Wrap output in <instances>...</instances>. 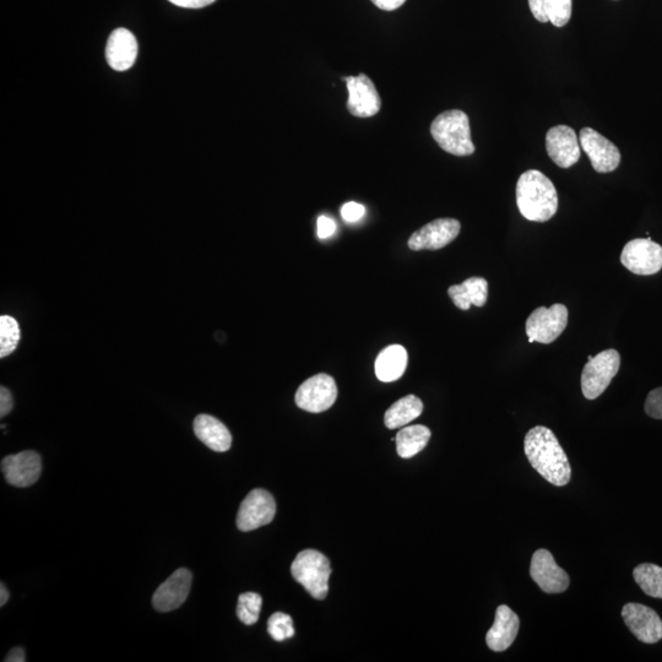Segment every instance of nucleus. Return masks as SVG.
<instances>
[{
    "instance_id": "nucleus-1",
    "label": "nucleus",
    "mask_w": 662,
    "mask_h": 662,
    "mask_svg": "<svg viewBox=\"0 0 662 662\" xmlns=\"http://www.w3.org/2000/svg\"><path fill=\"white\" fill-rule=\"evenodd\" d=\"M524 449L531 466L546 481L558 487L569 484L571 464L555 433L544 426L534 427L526 434Z\"/></svg>"
},
{
    "instance_id": "nucleus-2",
    "label": "nucleus",
    "mask_w": 662,
    "mask_h": 662,
    "mask_svg": "<svg viewBox=\"0 0 662 662\" xmlns=\"http://www.w3.org/2000/svg\"><path fill=\"white\" fill-rule=\"evenodd\" d=\"M517 205L526 220L546 222L556 215L558 193L555 184L544 173L529 170L517 183Z\"/></svg>"
},
{
    "instance_id": "nucleus-3",
    "label": "nucleus",
    "mask_w": 662,
    "mask_h": 662,
    "mask_svg": "<svg viewBox=\"0 0 662 662\" xmlns=\"http://www.w3.org/2000/svg\"><path fill=\"white\" fill-rule=\"evenodd\" d=\"M431 134L446 153L454 156H470L475 153L469 117L463 111L441 113L432 123Z\"/></svg>"
},
{
    "instance_id": "nucleus-4",
    "label": "nucleus",
    "mask_w": 662,
    "mask_h": 662,
    "mask_svg": "<svg viewBox=\"0 0 662 662\" xmlns=\"http://www.w3.org/2000/svg\"><path fill=\"white\" fill-rule=\"evenodd\" d=\"M292 577L300 583L316 600L327 598L330 562L327 557L316 550H305L298 553L291 566Z\"/></svg>"
},
{
    "instance_id": "nucleus-5",
    "label": "nucleus",
    "mask_w": 662,
    "mask_h": 662,
    "mask_svg": "<svg viewBox=\"0 0 662 662\" xmlns=\"http://www.w3.org/2000/svg\"><path fill=\"white\" fill-rule=\"evenodd\" d=\"M621 356L616 350H605L586 363L582 373V390L586 399L595 400L605 392L620 371Z\"/></svg>"
},
{
    "instance_id": "nucleus-6",
    "label": "nucleus",
    "mask_w": 662,
    "mask_h": 662,
    "mask_svg": "<svg viewBox=\"0 0 662 662\" xmlns=\"http://www.w3.org/2000/svg\"><path fill=\"white\" fill-rule=\"evenodd\" d=\"M568 317V308L560 303L550 308L535 309L526 320V335L529 343L552 344L566 330Z\"/></svg>"
},
{
    "instance_id": "nucleus-7",
    "label": "nucleus",
    "mask_w": 662,
    "mask_h": 662,
    "mask_svg": "<svg viewBox=\"0 0 662 662\" xmlns=\"http://www.w3.org/2000/svg\"><path fill=\"white\" fill-rule=\"evenodd\" d=\"M338 398V387L333 377L329 374L320 373L307 379L298 388L295 401L298 408L312 414L327 411L334 405Z\"/></svg>"
},
{
    "instance_id": "nucleus-8",
    "label": "nucleus",
    "mask_w": 662,
    "mask_h": 662,
    "mask_svg": "<svg viewBox=\"0 0 662 662\" xmlns=\"http://www.w3.org/2000/svg\"><path fill=\"white\" fill-rule=\"evenodd\" d=\"M621 263L636 275H654L662 269V247L650 238H637L624 246Z\"/></svg>"
},
{
    "instance_id": "nucleus-9",
    "label": "nucleus",
    "mask_w": 662,
    "mask_h": 662,
    "mask_svg": "<svg viewBox=\"0 0 662 662\" xmlns=\"http://www.w3.org/2000/svg\"><path fill=\"white\" fill-rule=\"evenodd\" d=\"M276 514V503L273 496L262 488L248 493L237 514V528L244 533L252 531L273 522Z\"/></svg>"
},
{
    "instance_id": "nucleus-10",
    "label": "nucleus",
    "mask_w": 662,
    "mask_h": 662,
    "mask_svg": "<svg viewBox=\"0 0 662 662\" xmlns=\"http://www.w3.org/2000/svg\"><path fill=\"white\" fill-rule=\"evenodd\" d=\"M580 145L588 155L591 166L599 173L615 171L621 162L617 146L593 128H583L579 134Z\"/></svg>"
},
{
    "instance_id": "nucleus-11",
    "label": "nucleus",
    "mask_w": 662,
    "mask_h": 662,
    "mask_svg": "<svg viewBox=\"0 0 662 662\" xmlns=\"http://www.w3.org/2000/svg\"><path fill=\"white\" fill-rule=\"evenodd\" d=\"M343 80L346 81L347 90H349L347 110L352 116L370 118L381 111V96L370 78L365 74H360L358 77H345Z\"/></svg>"
},
{
    "instance_id": "nucleus-12",
    "label": "nucleus",
    "mask_w": 662,
    "mask_h": 662,
    "mask_svg": "<svg viewBox=\"0 0 662 662\" xmlns=\"http://www.w3.org/2000/svg\"><path fill=\"white\" fill-rule=\"evenodd\" d=\"M622 618L629 631L640 642L655 644L662 639L661 618L650 607L631 602V604L624 605Z\"/></svg>"
},
{
    "instance_id": "nucleus-13",
    "label": "nucleus",
    "mask_w": 662,
    "mask_h": 662,
    "mask_svg": "<svg viewBox=\"0 0 662 662\" xmlns=\"http://www.w3.org/2000/svg\"><path fill=\"white\" fill-rule=\"evenodd\" d=\"M530 575L534 582L547 594H561L568 589L569 575L558 566L552 553L537 550L530 564Z\"/></svg>"
},
{
    "instance_id": "nucleus-14",
    "label": "nucleus",
    "mask_w": 662,
    "mask_h": 662,
    "mask_svg": "<svg viewBox=\"0 0 662 662\" xmlns=\"http://www.w3.org/2000/svg\"><path fill=\"white\" fill-rule=\"evenodd\" d=\"M2 471L9 485L29 487L40 479L42 459L34 450L8 455L2 460Z\"/></svg>"
},
{
    "instance_id": "nucleus-15",
    "label": "nucleus",
    "mask_w": 662,
    "mask_h": 662,
    "mask_svg": "<svg viewBox=\"0 0 662 662\" xmlns=\"http://www.w3.org/2000/svg\"><path fill=\"white\" fill-rule=\"evenodd\" d=\"M461 225L455 219H437L422 227L410 237L412 251H438L447 247L459 236Z\"/></svg>"
},
{
    "instance_id": "nucleus-16",
    "label": "nucleus",
    "mask_w": 662,
    "mask_h": 662,
    "mask_svg": "<svg viewBox=\"0 0 662 662\" xmlns=\"http://www.w3.org/2000/svg\"><path fill=\"white\" fill-rule=\"evenodd\" d=\"M192 588V573L179 568L155 591L153 605L156 611L171 612L186 602Z\"/></svg>"
},
{
    "instance_id": "nucleus-17",
    "label": "nucleus",
    "mask_w": 662,
    "mask_h": 662,
    "mask_svg": "<svg viewBox=\"0 0 662 662\" xmlns=\"http://www.w3.org/2000/svg\"><path fill=\"white\" fill-rule=\"evenodd\" d=\"M577 133L568 126H556L546 134V150L558 167L569 168L580 159Z\"/></svg>"
},
{
    "instance_id": "nucleus-18",
    "label": "nucleus",
    "mask_w": 662,
    "mask_h": 662,
    "mask_svg": "<svg viewBox=\"0 0 662 662\" xmlns=\"http://www.w3.org/2000/svg\"><path fill=\"white\" fill-rule=\"evenodd\" d=\"M138 56V42L127 29H117L112 32L106 47L108 64L117 72H127L133 67Z\"/></svg>"
},
{
    "instance_id": "nucleus-19",
    "label": "nucleus",
    "mask_w": 662,
    "mask_h": 662,
    "mask_svg": "<svg viewBox=\"0 0 662 662\" xmlns=\"http://www.w3.org/2000/svg\"><path fill=\"white\" fill-rule=\"evenodd\" d=\"M520 620L512 609L501 605L496 611L495 623L488 631L486 643L488 648L497 653L507 650L514 643L519 633Z\"/></svg>"
},
{
    "instance_id": "nucleus-20",
    "label": "nucleus",
    "mask_w": 662,
    "mask_h": 662,
    "mask_svg": "<svg viewBox=\"0 0 662 662\" xmlns=\"http://www.w3.org/2000/svg\"><path fill=\"white\" fill-rule=\"evenodd\" d=\"M194 433L200 442L217 453H225L232 446L229 428L210 415H199L194 420Z\"/></svg>"
},
{
    "instance_id": "nucleus-21",
    "label": "nucleus",
    "mask_w": 662,
    "mask_h": 662,
    "mask_svg": "<svg viewBox=\"0 0 662 662\" xmlns=\"http://www.w3.org/2000/svg\"><path fill=\"white\" fill-rule=\"evenodd\" d=\"M408 351L401 345H392L378 355L376 360V376L379 381L390 383L398 381L408 367Z\"/></svg>"
},
{
    "instance_id": "nucleus-22",
    "label": "nucleus",
    "mask_w": 662,
    "mask_h": 662,
    "mask_svg": "<svg viewBox=\"0 0 662 662\" xmlns=\"http://www.w3.org/2000/svg\"><path fill=\"white\" fill-rule=\"evenodd\" d=\"M448 295L454 305L463 311H469L472 305L484 307L488 298V282L484 278H470L461 285L449 287Z\"/></svg>"
},
{
    "instance_id": "nucleus-23",
    "label": "nucleus",
    "mask_w": 662,
    "mask_h": 662,
    "mask_svg": "<svg viewBox=\"0 0 662 662\" xmlns=\"http://www.w3.org/2000/svg\"><path fill=\"white\" fill-rule=\"evenodd\" d=\"M529 7L540 23L563 27L571 21L573 0H529Z\"/></svg>"
},
{
    "instance_id": "nucleus-24",
    "label": "nucleus",
    "mask_w": 662,
    "mask_h": 662,
    "mask_svg": "<svg viewBox=\"0 0 662 662\" xmlns=\"http://www.w3.org/2000/svg\"><path fill=\"white\" fill-rule=\"evenodd\" d=\"M423 411L421 399L415 395H408L405 398L396 401L385 412L384 423L389 430L409 425L410 422L420 417Z\"/></svg>"
},
{
    "instance_id": "nucleus-25",
    "label": "nucleus",
    "mask_w": 662,
    "mask_h": 662,
    "mask_svg": "<svg viewBox=\"0 0 662 662\" xmlns=\"http://www.w3.org/2000/svg\"><path fill=\"white\" fill-rule=\"evenodd\" d=\"M431 436L430 428L426 426L416 425L403 428L395 438L399 457L404 459L415 457L426 448Z\"/></svg>"
},
{
    "instance_id": "nucleus-26",
    "label": "nucleus",
    "mask_w": 662,
    "mask_h": 662,
    "mask_svg": "<svg viewBox=\"0 0 662 662\" xmlns=\"http://www.w3.org/2000/svg\"><path fill=\"white\" fill-rule=\"evenodd\" d=\"M634 580L645 594L662 599V568L653 563L639 564L633 571Z\"/></svg>"
},
{
    "instance_id": "nucleus-27",
    "label": "nucleus",
    "mask_w": 662,
    "mask_h": 662,
    "mask_svg": "<svg viewBox=\"0 0 662 662\" xmlns=\"http://www.w3.org/2000/svg\"><path fill=\"white\" fill-rule=\"evenodd\" d=\"M20 327L15 318L10 316L0 317V357L12 355L19 345Z\"/></svg>"
},
{
    "instance_id": "nucleus-28",
    "label": "nucleus",
    "mask_w": 662,
    "mask_h": 662,
    "mask_svg": "<svg viewBox=\"0 0 662 662\" xmlns=\"http://www.w3.org/2000/svg\"><path fill=\"white\" fill-rule=\"evenodd\" d=\"M263 599L257 593H244L238 598L237 617L247 626L257 623L262 611Z\"/></svg>"
},
{
    "instance_id": "nucleus-29",
    "label": "nucleus",
    "mask_w": 662,
    "mask_h": 662,
    "mask_svg": "<svg viewBox=\"0 0 662 662\" xmlns=\"http://www.w3.org/2000/svg\"><path fill=\"white\" fill-rule=\"evenodd\" d=\"M268 633L276 642H284V640L295 636V628H293L291 616L286 615V613L275 612L269 618Z\"/></svg>"
},
{
    "instance_id": "nucleus-30",
    "label": "nucleus",
    "mask_w": 662,
    "mask_h": 662,
    "mask_svg": "<svg viewBox=\"0 0 662 662\" xmlns=\"http://www.w3.org/2000/svg\"><path fill=\"white\" fill-rule=\"evenodd\" d=\"M645 412L656 420H662V387L651 390L645 401Z\"/></svg>"
},
{
    "instance_id": "nucleus-31",
    "label": "nucleus",
    "mask_w": 662,
    "mask_h": 662,
    "mask_svg": "<svg viewBox=\"0 0 662 662\" xmlns=\"http://www.w3.org/2000/svg\"><path fill=\"white\" fill-rule=\"evenodd\" d=\"M363 215H365V206L355 202L346 203L341 208V216L346 222L361 220Z\"/></svg>"
},
{
    "instance_id": "nucleus-32",
    "label": "nucleus",
    "mask_w": 662,
    "mask_h": 662,
    "mask_svg": "<svg viewBox=\"0 0 662 662\" xmlns=\"http://www.w3.org/2000/svg\"><path fill=\"white\" fill-rule=\"evenodd\" d=\"M336 230L335 222L327 216H320L318 219V237L327 240L334 235Z\"/></svg>"
},
{
    "instance_id": "nucleus-33",
    "label": "nucleus",
    "mask_w": 662,
    "mask_h": 662,
    "mask_svg": "<svg viewBox=\"0 0 662 662\" xmlns=\"http://www.w3.org/2000/svg\"><path fill=\"white\" fill-rule=\"evenodd\" d=\"M14 408V399L12 393L7 388H0V417L10 414Z\"/></svg>"
},
{
    "instance_id": "nucleus-34",
    "label": "nucleus",
    "mask_w": 662,
    "mask_h": 662,
    "mask_svg": "<svg viewBox=\"0 0 662 662\" xmlns=\"http://www.w3.org/2000/svg\"><path fill=\"white\" fill-rule=\"evenodd\" d=\"M168 2L181 8L200 9L208 7V5L215 3L216 0H168Z\"/></svg>"
},
{
    "instance_id": "nucleus-35",
    "label": "nucleus",
    "mask_w": 662,
    "mask_h": 662,
    "mask_svg": "<svg viewBox=\"0 0 662 662\" xmlns=\"http://www.w3.org/2000/svg\"><path fill=\"white\" fill-rule=\"evenodd\" d=\"M377 8L385 10V12H394V10L403 7L406 0H371Z\"/></svg>"
},
{
    "instance_id": "nucleus-36",
    "label": "nucleus",
    "mask_w": 662,
    "mask_h": 662,
    "mask_svg": "<svg viewBox=\"0 0 662 662\" xmlns=\"http://www.w3.org/2000/svg\"><path fill=\"white\" fill-rule=\"evenodd\" d=\"M7 662H24L26 661L25 658V651L23 648H14L13 650H10V653L7 656V659H5Z\"/></svg>"
},
{
    "instance_id": "nucleus-37",
    "label": "nucleus",
    "mask_w": 662,
    "mask_h": 662,
    "mask_svg": "<svg viewBox=\"0 0 662 662\" xmlns=\"http://www.w3.org/2000/svg\"><path fill=\"white\" fill-rule=\"evenodd\" d=\"M9 600L8 589L5 588L4 584L0 585V606L7 604Z\"/></svg>"
}]
</instances>
